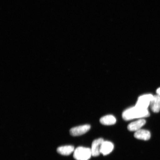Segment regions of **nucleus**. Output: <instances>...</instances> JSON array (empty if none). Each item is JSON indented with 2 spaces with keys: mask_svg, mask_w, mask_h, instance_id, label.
Instances as JSON below:
<instances>
[{
  "mask_svg": "<svg viewBox=\"0 0 160 160\" xmlns=\"http://www.w3.org/2000/svg\"><path fill=\"white\" fill-rule=\"evenodd\" d=\"M150 113L148 109H143L137 107L129 108L122 113V118L125 121L135 119H142L149 117Z\"/></svg>",
  "mask_w": 160,
  "mask_h": 160,
  "instance_id": "obj_1",
  "label": "nucleus"
},
{
  "mask_svg": "<svg viewBox=\"0 0 160 160\" xmlns=\"http://www.w3.org/2000/svg\"><path fill=\"white\" fill-rule=\"evenodd\" d=\"M92 156L91 149L89 148L80 147L74 151L73 157L76 160H88Z\"/></svg>",
  "mask_w": 160,
  "mask_h": 160,
  "instance_id": "obj_2",
  "label": "nucleus"
},
{
  "mask_svg": "<svg viewBox=\"0 0 160 160\" xmlns=\"http://www.w3.org/2000/svg\"><path fill=\"white\" fill-rule=\"evenodd\" d=\"M153 95L147 94L140 96L138 98L135 105L137 107L143 109H148Z\"/></svg>",
  "mask_w": 160,
  "mask_h": 160,
  "instance_id": "obj_3",
  "label": "nucleus"
},
{
  "mask_svg": "<svg viewBox=\"0 0 160 160\" xmlns=\"http://www.w3.org/2000/svg\"><path fill=\"white\" fill-rule=\"evenodd\" d=\"M91 129L89 125H85L74 127L70 130V133L71 135L76 137L82 135L89 131Z\"/></svg>",
  "mask_w": 160,
  "mask_h": 160,
  "instance_id": "obj_4",
  "label": "nucleus"
},
{
  "mask_svg": "<svg viewBox=\"0 0 160 160\" xmlns=\"http://www.w3.org/2000/svg\"><path fill=\"white\" fill-rule=\"evenodd\" d=\"M104 140L101 138L95 139L92 143L91 151L92 156L97 157L101 153V148Z\"/></svg>",
  "mask_w": 160,
  "mask_h": 160,
  "instance_id": "obj_5",
  "label": "nucleus"
},
{
  "mask_svg": "<svg viewBox=\"0 0 160 160\" xmlns=\"http://www.w3.org/2000/svg\"><path fill=\"white\" fill-rule=\"evenodd\" d=\"M145 120L142 118L132 122L128 126V129L131 131H137L141 129V128L145 124Z\"/></svg>",
  "mask_w": 160,
  "mask_h": 160,
  "instance_id": "obj_6",
  "label": "nucleus"
},
{
  "mask_svg": "<svg viewBox=\"0 0 160 160\" xmlns=\"http://www.w3.org/2000/svg\"><path fill=\"white\" fill-rule=\"evenodd\" d=\"M114 149V145L111 142L104 141L101 146V153L104 156L107 155L111 152Z\"/></svg>",
  "mask_w": 160,
  "mask_h": 160,
  "instance_id": "obj_7",
  "label": "nucleus"
},
{
  "mask_svg": "<svg viewBox=\"0 0 160 160\" xmlns=\"http://www.w3.org/2000/svg\"><path fill=\"white\" fill-rule=\"evenodd\" d=\"M149 106L153 112H159L160 111V96L158 95L153 96Z\"/></svg>",
  "mask_w": 160,
  "mask_h": 160,
  "instance_id": "obj_8",
  "label": "nucleus"
},
{
  "mask_svg": "<svg viewBox=\"0 0 160 160\" xmlns=\"http://www.w3.org/2000/svg\"><path fill=\"white\" fill-rule=\"evenodd\" d=\"M151 135L150 132L148 130L140 129L135 132L134 137L137 139L147 141L151 138Z\"/></svg>",
  "mask_w": 160,
  "mask_h": 160,
  "instance_id": "obj_9",
  "label": "nucleus"
},
{
  "mask_svg": "<svg viewBox=\"0 0 160 160\" xmlns=\"http://www.w3.org/2000/svg\"><path fill=\"white\" fill-rule=\"evenodd\" d=\"M72 146H62L58 148L57 151L60 154L64 156L69 155L75 151Z\"/></svg>",
  "mask_w": 160,
  "mask_h": 160,
  "instance_id": "obj_10",
  "label": "nucleus"
},
{
  "mask_svg": "<svg viewBox=\"0 0 160 160\" xmlns=\"http://www.w3.org/2000/svg\"><path fill=\"white\" fill-rule=\"evenodd\" d=\"M117 120L112 115H107L102 117L100 119V122L105 125H111L115 124Z\"/></svg>",
  "mask_w": 160,
  "mask_h": 160,
  "instance_id": "obj_11",
  "label": "nucleus"
},
{
  "mask_svg": "<svg viewBox=\"0 0 160 160\" xmlns=\"http://www.w3.org/2000/svg\"><path fill=\"white\" fill-rule=\"evenodd\" d=\"M157 95L160 96V88L157 89Z\"/></svg>",
  "mask_w": 160,
  "mask_h": 160,
  "instance_id": "obj_12",
  "label": "nucleus"
}]
</instances>
